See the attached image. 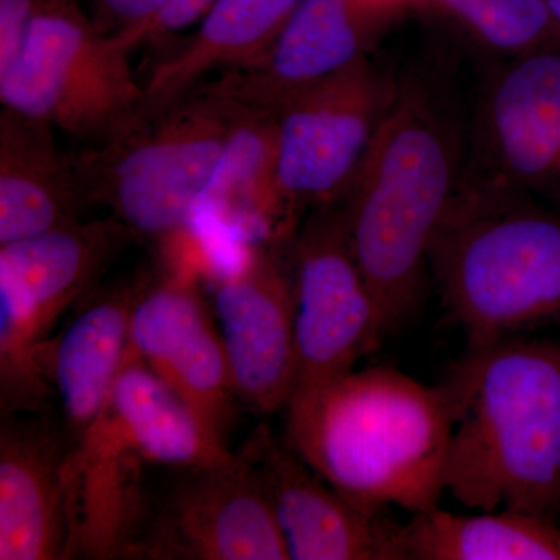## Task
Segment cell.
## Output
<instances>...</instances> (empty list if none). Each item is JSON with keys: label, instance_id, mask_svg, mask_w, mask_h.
<instances>
[{"label": "cell", "instance_id": "24", "mask_svg": "<svg viewBox=\"0 0 560 560\" xmlns=\"http://www.w3.org/2000/svg\"><path fill=\"white\" fill-rule=\"evenodd\" d=\"M215 2L217 0H168L167 5L142 27L116 36L131 50L145 43H161L168 36L198 24Z\"/></svg>", "mask_w": 560, "mask_h": 560}, {"label": "cell", "instance_id": "3", "mask_svg": "<svg viewBox=\"0 0 560 560\" xmlns=\"http://www.w3.org/2000/svg\"><path fill=\"white\" fill-rule=\"evenodd\" d=\"M452 429L441 383L378 366L291 399L285 442L352 503L412 515L445 493Z\"/></svg>", "mask_w": 560, "mask_h": 560}, {"label": "cell", "instance_id": "1", "mask_svg": "<svg viewBox=\"0 0 560 560\" xmlns=\"http://www.w3.org/2000/svg\"><path fill=\"white\" fill-rule=\"evenodd\" d=\"M463 136L444 92L400 79L396 101L338 208L383 334L418 308L430 250L463 178Z\"/></svg>", "mask_w": 560, "mask_h": 560}, {"label": "cell", "instance_id": "17", "mask_svg": "<svg viewBox=\"0 0 560 560\" xmlns=\"http://www.w3.org/2000/svg\"><path fill=\"white\" fill-rule=\"evenodd\" d=\"M54 131L13 110L0 113V246L79 221L86 202L72 156Z\"/></svg>", "mask_w": 560, "mask_h": 560}, {"label": "cell", "instance_id": "8", "mask_svg": "<svg viewBox=\"0 0 560 560\" xmlns=\"http://www.w3.org/2000/svg\"><path fill=\"white\" fill-rule=\"evenodd\" d=\"M397 91L399 79L364 58L276 110V197L287 242L305 213L340 205Z\"/></svg>", "mask_w": 560, "mask_h": 560}, {"label": "cell", "instance_id": "13", "mask_svg": "<svg viewBox=\"0 0 560 560\" xmlns=\"http://www.w3.org/2000/svg\"><path fill=\"white\" fill-rule=\"evenodd\" d=\"M290 243L257 245L213 293L235 394L259 415L287 410L296 389L293 271L283 257Z\"/></svg>", "mask_w": 560, "mask_h": 560}, {"label": "cell", "instance_id": "23", "mask_svg": "<svg viewBox=\"0 0 560 560\" xmlns=\"http://www.w3.org/2000/svg\"><path fill=\"white\" fill-rule=\"evenodd\" d=\"M493 62L558 47L545 0H420Z\"/></svg>", "mask_w": 560, "mask_h": 560}, {"label": "cell", "instance_id": "16", "mask_svg": "<svg viewBox=\"0 0 560 560\" xmlns=\"http://www.w3.org/2000/svg\"><path fill=\"white\" fill-rule=\"evenodd\" d=\"M68 431L3 416L0 430V560L73 558L66 460Z\"/></svg>", "mask_w": 560, "mask_h": 560}, {"label": "cell", "instance_id": "10", "mask_svg": "<svg viewBox=\"0 0 560 560\" xmlns=\"http://www.w3.org/2000/svg\"><path fill=\"white\" fill-rule=\"evenodd\" d=\"M298 378L293 397L324 388L381 348L383 326L337 206L313 210L290 245Z\"/></svg>", "mask_w": 560, "mask_h": 560}, {"label": "cell", "instance_id": "28", "mask_svg": "<svg viewBox=\"0 0 560 560\" xmlns=\"http://www.w3.org/2000/svg\"><path fill=\"white\" fill-rule=\"evenodd\" d=\"M404 2L411 3V2H415V0H404Z\"/></svg>", "mask_w": 560, "mask_h": 560}, {"label": "cell", "instance_id": "21", "mask_svg": "<svg viewBox=\"0 0 560 560\" xmlns=\"http://www.w3.org/2000/svg\"><path fill=\"white\" fill-rule=\"evenodd\" d=\"M276 153L275 114L241 106L223 158L194 215L249 245L290 243L280 228Z\"/></svg>", "mask_w": 560, "mask_h": 560}, {"label": "cell", "instance_id": "26", "mask_svg": "<svg viewBox=\"0 0 560 560\" xmlns=\"http://www.w3.org/2000/svg\"><path fill=\"white\" fill-rule=\"evenodd\" d=\"M38 5L39 0H0V73L24 49Z\"/></svg>", "mask_w": 560, "mask_h": 560}, {"label": "cell", "instance_id": "20", "mask_svg": "<svg viewBox=\"0 0 560 560\" xmlns=\"http://www.w3.org/2000/svg\"><path fill=\"white\" fill-rule=\"evenodd\" d=\"M106 408L147 464L206 469L237 458L130 345Z\"/></svg>", "mask_w": 560, "mask_h": 560}, {"label": "cell", "instance_id": "14", "mask_svg": "<svg viewBox=\"0 0 560 560\" xmlns=\"http://www.w3.org/2000/svg\"><path fill=\"white\" fill-rule=\"evenodd\" d=\"M270 493L294 560H404L401 528L388 510H366L341 495L261 425L243 448Z\"/></svg>", "mask_w": 560, "mask_h": 560}, {"label": "cell", "instance_id": "9", "mask_svg": "<svg viewBox=\"0 0 560 560\" xmlns=\"http://www.w3.org/2000/svg\"><path fill=\"white\" fill-rule=\"evenodd\" d=\"M463 183L560 210V49L493 62L467 135Z\"/></svg>", "mask_w": 560, "mask_h": 560}, {"label": "cell", "instance_id": "22", "mask_svg": "<svg viewBox=\"0 0 560 560\" xmlns=\"http://www.w3.org/2000/svg\"><path fill=\"white\" fill-rule=\"evenodd\" d=\"M404 560H560L559 522L499 510L412 514L401 528Z\"/></svg>", "mask_w": 560, "mask_h": 560}, {"label": "cell", "instance_id": "11", "mask_svg": "<svg viewBox=\"0 0 560 560\" xmlns=\"http://www.w3.org/2000/svg\"><path fill=\"white\" fill-rule=\"evenodd\" d=\"M145 510L128 559L289 560L270 493L243 453L224 466L178 469Z\"/></svg>", "mask_w": 560, "mask_h": 560}, {"label": "cell", "instance_id": "5", "mask_svg": "<svg viewBox=\"0 0 560 560\" xmlns=\"http://www.w3.org/2000/svg\"><path fill=\"white\" fill-rule=\"evenodd\" d=\"M238 109L198 86L72 156L84 202L106 206L135 237L178 234L215 175Z\"/></svg>", "mask_w": 560, "mask_h": 560}, {"label": "cell", "instance_id": "27", "mask_svg": "<svg viewBox=\"0 0 560 560\" xmlns=\"http://www.w3.org/2000/svg\"><path fill=\"white\" fill-rule=\"evenodd\" d=\"M550 11L552 31H555L556 43L560 49V0H545Z\"/></svg>", "mask_w": 560, "mask_h": 560}, {"label": "cell", "instance_id": "15", "mask_svg": "<svg viewBox=\"0 0 560 560\" xmlns=\"http://www.w3.org/2000/svg\"><path fill=\"white\" fill-rule=\"evenodd\" d=\"M198 282L168 268L158 282H140L130 346L224 440L237 394L220 330Z\"/></svg>", "mask_w": 560, "mask_h": 560}, {"label": "cell", "instance_id": "2", "mask_svg": "<svg viewBox=\"0 0 560 560\" xmlns=\"http://www.w3.org/2000/svg\"><path fill=\"white\" fill-rule=\"evenodd\" d=\"M442 388L453 416L445 492L478 511L560 518V340L467 346Z\"/></svg>", "mask_w": 560, "mask_h": 560}, {"label": "cell", "instance_id": "18", "mask_svg": "<svg viewBox=\"0 0 560 560\" xmlns=\"http://www.w3.org/2000/svg\"><path fill=\"white\" fill-rule=\"evenodd\" d=\"M140 282L98 298L60 337L40 346L39 363L61 401L72 445L108 404L130 345L132 304Z\"/></svg>", "mask_w": 560, "mask_h": 560}, {"label": "cell", "instance_id": "4", "mask_svg": "<svg viewBox=\"0 0 560 560\" xmlns=\"http://www.w3.org/2000/svg\"><path fill=\"white\" fill-rule=\"evenodd\" d=\"M429 265L467 346L560 326V210L528 195L460 180Z\"/></svg>", "mask_w": 560, "mask_h": 560}, {"label": "cell", "instance_id": "12", "mask_svg": "<svg viewBox=\"0 0 560 560\" xmlns=\"http://www.w3.org/2000/svg\"><path fill=\"white\" fill-rule=\"evenodd\" d=\"M407 7L404 0H301L264 57L200 86L275 114L300 92L370 58Z\"/></svg>", "mask_w": 560, "mask_h": 560}, {"label": "cell", "instance_id": "6", "mask_svg": "<svg viewBox=\"0 0 560 560\" xmlns=\"http://www.w3.org/2000/svg\"><path fill=\"white\" fill-rule=\"evenodd\" d=\"M131 51L77 0H39L24 49L0 73L2 108L94 143L114 138L142 106Z\"/></svg>", "mask_w": 560, "mask_h": 560}, {"label": "cell", "instance_id": "7", "mask_svg": "<svg viewBox=\"0 0 560 560\" xmlns=\"http://www.w3.org/2000/svg\"><path fill=\"white\" fill-rule=\"evenodd\" d=\"M125 224L70 223L0 246V397L2 416L38 411L51 393L40 346L62 312L131 242Z\"/></svg>", "mask_w": 560, "mask_h": 560}, {"label": "cell", "instance_id": "25", "mask_svg": "<svg viewBox=\"0 0 560 560\" xmlns=\"http://www.w3.org/2000/svg\"><path fill=\"white\" fill-rule=\"evenodd\" d=\"M168 0H92L91 18L102 32L120 35L153 20Z\"/></svg>", "mask_w": 560, "mask_h": 560}, {"label": "cell", "instance_id": "19", "mask_svg": "<svg viewBox=\"0 0 560 560\" xmlns=\"http://www.w3.org/2000/svg\"><path fill=\"white\" fill-rule=\"evenodd\" d=\"M301 0H217L198 28L143 84L139 117L167 109L209 73L253 65L267 54ZM138 117V119H139Z\"/></svg>", "mask_w": 560, "mask_h": 560}]
</instances>
